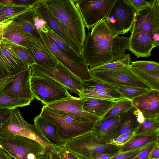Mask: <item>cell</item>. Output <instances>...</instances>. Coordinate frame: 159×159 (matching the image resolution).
Masks as SVG:
<instances>
[{
	"mask_svg": "<svg viewBox=\"0 0 159 159\" xmlns=\"http://www.w3.org/2000/svg\"><path fill=\"white\" fill-rule=\"evenodd\" d=\"M50 154H45L37 159H50Z\"/></svg>",
	"mask_w": 159,
	"mask_h": 159,
	"instance_id": "cell-55",
	"label": "cell"
},
{
	"mask_svg": "<svg viewBox=\"0 0 159 159\" xmlns=\"http://www.w3.org/2000/svg\"><path fill=\"white\" fill-rule=\"evenodd\" d=\"M39 0H16V5L27 6H34Z\"/></svg>",
	"mask_w": 159,
	"mask_h": 159,
	"instance_id": "cell-47",
	"label": "cell"
},
{
	"mask_svg": "<svg viewBox=\"0 0 159 159\" xmlns=\"http://www.w3.org/2000/svg\"><path fill=\"white\" fill-rule=\"evenodd\" d=\"M50 159H61L58 152L50 153Z\"/></svg>",
	"mask_w": 159,
	"mask_h": 159,
	"instance_id": "cell-54",
	"label": "cell"
},
{
	"mask_svg": "<svg viewBox=\"0 0 159 159\" xmlns=\"http://www.w3.org/2000/svg\"><path fill=\"white\" fill-rule=\"evenodd\" d=\"M46 33L56 46L71 59L77 62L85 63L81 55L74 50L53 31L49 29Z\"/></svg>",
	"mask_w": 159,
	"mask_h": 159,
	"instance_id": "cell-28",
	"label": "cell"
},
{
	"mask_svg": "<svg viewBox=\"0 0 159 159\" xmlns=\"http://www.w3.org/2000/svg\"><path fill=\"white\" fill-rule=\"evenodd\" d=\"M135 135L134 132L127 133L114 139L109 140L107 142L120 148L127 143Z\"/></svg>",
	"mask_w": 159,
	"mask_h": 159,
	"instance_id": "cell-40",
	"label": "cell"
},
{
	"mask_svg": "<svg viewBox=\"0 0 159 159\" xmlns=\"http://www.w3.org/2000/svg\"><path fill=\"white\" fill-rule=\"evenodd\" d=\"M40 115L57 126L62 146L68 141L90 131L96 122L63 114L45 105L43 106Z\"/></svg>",
	"mask_w": 159,
	"mask_h": 159,
	"instance_id": "cell-3",
	"label": "cell"
},
{
	"mask_svg": "<svg viewBox=\"0 0 159 159\" xmlns=\"http://www.w3.org/2000/svg\"><path fill=\"white\" fill-rule=\"evenodd\" d=\"M34 11L32 9L17 16L12 22L33 38L39 39L43 43L40 35L36 29L34 24Z\"/></svg>",
	"mask_w": 159,
	"mask_h": 159,
	"instance_id": "cell-27",
	"label": "cell"
},
{
	"mask_svg": "<svg viewBox=\"0 0 159 159\" xmlns=\"http://www.w3.org/2000/svg\"><path fill=\"white\" fill-rule=\"evenodd\" d=\"M149 159H159V143L158 142L151 152Z\"/></svg>",
	"mask_w": 159,
	"mask_h": 159,
	"instance_id": "cell-49",
	"label": "cell"
},
{
	"mask_svg": "<svg viewBox=\"0 0 159 159\" xmlns=\"http://www.w3.org/2000/svg\"><path fill=\"white\" fill-rule=\"evenodd\" d=\"M159 141L152 143L144 148L133 159H149L151 153Z\"/></svg>",
	"mask_w": 159,
	"mask_h": 159,
	"instance_id": "cell-43",
	"label": "cell"
},
{
	"mask_svg": "<svg viewBox=\"0 0 159 159\" xmlns=\"http://www.w3.org/2000/svg\"><path fill=\"white\" fill-rule=\"evenodd\" d=\"M152 1V0H127L128 2L137 11L149 4Z\"/></svg>",
	"mask_w": 159,
	"mask_h": 159,
	"instance_id": "cell-45",
	"label": "cell"
},
{
	"mask_svg": "<svg viewBox=\"0 0 159 159\" xmlns=\"http://www.w3.org/2000/svg\"><path fill=\"white\" fill-rule=\"evenodd\" d=\"M151 143L139 148L124 152H119L110 159H133L142 150Z\"/></svg>",
	"mask_w": 159,
	"mask_h": 159,
	"instance_id": "cell-41",
	"label": "cell"
},
{
	"mask_svg": "<svg viewBox=\"0 0 159 159\" xmlns=\"http://www.w3.org/2000/svg\"><path fill=\"white\" fill-rule=\"evenodd\" d=\"M33 38L12 21L3 30L2 43L27 48Z\"/></svg>",
	"mask_w": 159,
	"mask_h": 159,
	"instance_id": "cell-22",
	"label": "cell"
},
{
	"mask_svg": "<svg viewBox=\"0 0 159 159\" xmlns=\"http://www.w3.org/2000/svg\"><path fill=\"white\" fill-rule=\"evenodd\" d=\"M133 106L132 101L125 98H120L116 101L101 119H105L119 115Z\"/></svg>",
	"mask_w": 159,
	"mask_h": 159,
	"instance_id": "cell-31",
	"label": "cell"
},
{
	"mask_svg": "<svg viewBox=\"0 0 159 159\" xmlns=\"http://www.w3.org/2000/svg\"><path fill=\"white\" fill-rule=\"evenodd\" d=\"M129 41V37L117 35L104 20L86 34L81 55L90 70L123 56Z\"/></svg>",
	"mask_w": 159,
	"mask_h": 159,
	"instance_id": "cell-1",
	"label": "cell"
},
{
	"mask_svg": "<svg viewBox=\"0 0 159 159\" xmlns=\"http://www.w3.org/2000/svg\"><path fill=\"white\" fill-rule=\"evenodd\" d=\"M0 147L15 159H37L44 154H49L35 140L1 131Z\"/></svg>",
	"mask_w": 159,
	"mask_h": 159,
	"instance_id": "cell-4",
	"label": "cell"
},
{
	"mask_svg": "<svg viewBox=\"0 0 159 159\" xmlns=\"http://www.w3.org/2000/svg\"><path fill=\"white\" fill-rule=\"evenodd\" d=\"M33 6L16 4L6 6L0 10V16H17L32 9Z\"/></svg>",
	"mask_w": 159,
	"mask_h": 159,
	"instance_id": "cell-37",
	"label": "cell"
},
{
	"mask_svg": "<svg viewBox=\"0 0 159 159\" xmlns=\"http://www.w3.org/2000/svg\"><path fill=\"white\" fill-rule=\"evenodd\" d=\"M129 67L138 69H146L159 71V64L154 61H135L131 62Z\"/></svg>",
	"mask_w": 159,
	"mask_h": 159,
	"instance_id": "cell-39",
	"label": "cell"
},
{
	"mask_svg": "<svg viewBox=\"0 0 159 159\" xmlns=\"http://www.w3.org/2000/svg\"><path fill=\"white\" fill-rule=\"evenodd\" d=\"M58 153L61 159H82L72 152L62 147L57 148Z\"/></svg>",
	"mask_w": 159,
	"mask_h": 159,
	"instance_id": "cell-44",
	"label": "cell"
},
{
	"mask_svg": "<svg viewBox=\"0 0 159 159\" xmlns=\"http://www.w3.org/2000/svg\"><path fill=\"white\" fill-rule=\"evenodd\" d=\"M119 116L120 120L118 124L108 140L114 139L125 133H135L139 125L143 122L145 118L141 112L134 106Z\"/></svg>",
	"mask_w": 159,
	"mask_h": 159,
	"instance_id": "cell-18",
	"label": "cell"
},
{
	"mask_svg": "<svg viewBox=\"0 0 159 159\" xmlns=\"http://www.w3.org/2000/svg\"><path fill=\"white\" fill-rule=\"evenodd\" d=\"M0 159H12V158L0 147Z\"/></svg>",
	"mask_w": 159,
	"mask_h": 159,
	"instance_id": "cell-51",
	"label": "cell"
},
{
	"mask_svg": "<svg viewBox=\"0 0 159 159\" xmlns=\"http://www.w3.org/2000/svg\"><path fill=\"white\" fill-rule=\"evenodd\" d=\"M45 106L61 113L90 121H96L100 119L84 111L81 98L71 95L64 99Z\"/></svg>",
	"mask_w": 159,
	"mask_h": 159,
	"instance_id": "cell-17",
	"label": "cell"
},
{
	"mask_svg": "<svg viewBox=\"0 0 159 159\" xmlns=\"http://www.w3.org/2000/svg\"><path fill=\"white\" fill-rule=\"evenodd\" d=\"M63 147L82 159H91L96 155L118 152L120 149L101 140L91 131L68 141Z\"/></svg>",
	"mask_w": 159,
	"mask_h": 159,
	"instance_id": "cell-5",
	"label": "cell"
},
{
	"mask_svg": "<svg viewBox=\"0 0 159 159\" xmlns=\"http://www.w3.org/2000/svg\"><path fill=\"white\" fill-rule=\"evenodd\" d=\"M114 87L115 89L125 98L131 101L152 89L127 86H115Z\"/></svg>",
	"mask_w": 159,
	"mask_h": 159,
	"instance_id": "cell-35",
	"label": "cell"
},
{
	"mask_svg": "<svg viewBox=\"0 0 159 159\" xmlns=\"http://www.w3.org/2000/svg\"><path fill=\"white\" fill-rule=\"evenodd\" d=\"M120 152L112 153L102 154L96 155L91 159H110Z\"/></svg>",
	"mask_w": 159,
	"mask_h": 159,
	"instance_id": "cell-48",
	"label": "cell"
},
{
	"mask_svg": "<svg viewBox=\"0 0 159 159\" xmlns=\"http://www.w3.org/2000/svg\"><path fill=\"white\" fill-rule=\"evenodd\" d=\"M127 50L137 57H147L151 55L152 49L156 47L150 38L146 33L138 29L130 30Z\"/></svg>",
	"mask_w": 159,
	"mask_h": 159,
	"instance_id": "cell-20",
	"label": "cell"
},
{
	"mask_svg": "<svg viewBox=\"0 0 159 159\" xmlns=\"http://www.w3.org/2000/svg\"><path fill=\"white\" fill-rule=\"evenodd\" d=\"M2 40L0 41V45L2 43Z\"/></svg>",
	"mask_w": 159,
	"mask_h": 159,
	"instance_id": "cell-58",
	"label": "cell"
},
{
	"mask_svg": "<svg viewBox=\"0 0 159 159\" xmlns=\"http://www.w3.org/2000/svg\"><path fill=\"white\" fill-rule=\"evenodd\" d=\"M34 124L44 137L57 148L62 147L59 139L57 128L53 124L40 114L34 119Z\"/></svg>",
	"mask_w": 159,
	"mask_h": 159,
	"instance_id": "cell-25",
	"label": "cell"
},
{
	"mask_svg": "<svg viewBox=\"0 0 159 159\" xmlns=\"http://www.w3.org/2000/svg\"><path fill=\"white\" fill-rule=\"evenodd\" d=\"M10 116V109L0 112V129L8 123Z\"/></svg>",
	"mask_w": 159,
	"mask_h": 159,
	"instance_id": "cell-46",
	"label": "cell"
},
{
	"mask_svg": "<svg viewBox=\"0 0 159 159\" xmlns=\"http://www.w3.org/2000/svg\"><path fill=\"white\" fill-rule=\"evenodd\" d=\"M6 6L5 5H3L2 4H1L0 3V10L3 7Z\"/></svg>",
	"mask_w": 159,
	"mask_h": 159,
	"instance_id": "cell-57",
	"label": "cell"
},
{
	"mask_svg": "<svg viewBox=\"0 0 159 159\" xmlns=\"http://www.w3.org/2000/svg\"><path fill=\"white\" fill-rule=\"evenodd\" d=\"M90 71L93 78L102 80L114 86H127L152 89L129 67Z\"/></svg>",
	"mask_w": 159,
	"mask_h": 159,
	"instance_id": "cell-11",
	"label": "cell"
},
{
	"mask_svg": "<svg viewBox=\"0 0 159 159\" xmlns=\"http://www.w3.org/2000/svg\"><path fill=\"white\" fill-rule=\"evenodd\" d=\"M131 62L130 54L126 53L119 58L89 70L90 71H101L129 67Z\"/></svg>",
	"mask_w": 159,
	"mask_h": 159,
	"instance_id": "cell-33",
	"label": "cell"
},
{
	"mask_svg": "<svg viewBox=\"0 0 159 159\" xmlns=\"http://www.w3.org/2000/svg\"><path fill=\"white\" fill-rule=\"evenodd\" d=\"M46 47L55 56L58 61L82 81L93 78L91 73L86 63L72 60L60 51L51 41L45 33L39 32Z\"/></svg>",
	"mask_w": 159,
	"mask_h": 159,
	"instance_id": "cell-15",
	"label": "cell"
},
{
	"mask_svg": "<svg viewBox=\"0 0 159 159\" xmlns=\"http://www.w3.org/2000/svg\"><path fill=\"white\" fill-rule=\"evenodd\" d=\"M14 0H0V3L5 6L15 4Z\"/></svg>",
	"mask_w": 159,
	"mask_h": 159,
	"instance_id": "cell-52",
	"label": "cell"
},
{
	"mask_svg": "<svg viewBox=\"0 0 159 159\" xmlns=\"http://www.w3.org/2000/svg\"><path fill=\"white\" fill-rule=\"evenodd\" d=\"M31 90L34 98L44 105L64 99L70 94L62 84L46 75L31 73Z\"/></svg>",
	"mask_w": 159,
	"mask_h": 159,
	"instance_id": "cell-6",
	"label": "cell"
},
{
	"mask_svg": "<svg viewBox=\"0 0 159 159\" xmlns=\"http://www.w3.org/2000/svg\"><path fill=\"white\" fill-rule=\"evenodd\" d=\"M159 130V118L156 119L145 118L135 132V135L146 134Z\"/></svg>",
	"mask_w": 159,
	"mask_h": 159,
	"instance_id": "cell-36",
	"label": "cell"
},
{
	"mask_svg": "<svg viewBox=\"0 0 159 159\" xmlns=\"http://www.w3.org/2000/svg\"><path fill=\"white\" fill-rule=\"evenodd\" d=\"M30 67L31 73L50 77L62 84L71 92L79 95L82 91V81L59 61L55 68L45 67L36 64Z\"/></svg>",
	"mask_w": 159,
	"mask_h": 159,
	"instance_id": "cell-12",
	"label": "cell"
},
{
	"mask_svg": "<svg viewBox=\"0 0 159 159\" xmlns=\"http://www.w3.org/2000/svg\"><path fill=\"white\" fill-rule=\"evenodd\" d=\"M29 49L38 65L50 68H55L59 61L55 56L39 39L33 38L28 44Z\"/></svg>",
	"mask_w": 159,
	"mask_h": 159,
	"instance_id": "cell-21",
	"label": "cell"
},
{
	"mask_svg": "<svg viewBox=\"0 0 159 159\" xmlns=\"http://www.w3.org/2000/svg\"><path fill=\"white\" fill-rule=\"evenodd\" d=\"M52 13L67 28L82 48L86 33L84 25L73 0H44Z\"/></svg>",
	"mask_w": 159,
	"mask_h": 159,
	"instance_id": "cell-2",
	"label": "cell"
},
{
	"mask_svg": "<svg viewBox=\"0 0 159 159\" xmlns=\"http://www.w3.org/2000/svg\"><path fill=\"white\" fill-rule=\"evenodd\" d=\"M79 96L80 97H89L110 100L125 98L120 93H111L105 91L87 89H83Z\"/></svg>",
	"mask_w": 159,
	"mask_h": 159,
	"instance_id": "cell-34",
	"label": "cell"
},
{
	"mask_svg": "<svg viewBox=\"0 0 159 159\" xmlns=\"http://www.w3.org/2000/svg\"><path fill=\"white\" fill-rule=\"evenodd\" d=\"M33 9L38 17L46 22L50 30L81 55L82 48L74 40L65 26L52 13L44 0H39L33 6Z\"/></svg>",
	"mask_w": 159,
	"mask_h": 159,
	"instance_id": "cell-13",
	"label": "cell"
},
{
	"mask_svg": "<svg viewBox=\"0 0 159 159\" xmlns=\"http://www.w3.org/2000/svg\"><path fill=\"white\" fill-rule=\"evenodd\" d=\"M31 69L30 66L15 75L2 92L13 98L25 99L31 102L34 97L31 88Z\"/></svg>",
	"mask_w": 159,
	"mask_h": 159,
	"instance_id": "cell-16",
	"label": "cell"
},
{
	"mask_svg": "<svg viewBox=\"0 0 159 159\" xmlns=\"http://www.w3.org/2000/svg\"><path fill=\"white\" fill-rule=\"evenodd\" d=\"M80 98L83 110L100 119L106 114L118 100H110L86 97Z\"/></svg>",
	"mask_w": 159,
	"mask_h": 159,
	"instance_id": "cell-23",
	"label": "cell"
},
{
	"mask_svg": "<svg viewBox=\"0 0 159 159\" xmlns=\"http://www.w3.org/2000/svg\"><path fill=\"white\" fill-rule=\"evenodd\" d=\"M10 110L9 121L0 131L35 140L41 144L49 153L57 151L55 147L44 137L34 124H30L25 120L17 108Z\"/></svg>",
	"mask_w": 159,
	"mask_h": 159,
	"instance_id": "cell-7",
	"label": "cell"
},
{
	"mask_svg": "<svg viewBox=\"0 0 159 159\" xmlns=\"http://www.w3.org/2000/svg\"><path fill=\"white\" fill-rule=\"evenodd\" d=\"M31 101L25 99H16L0 92V108L11 109L29 105Z\"/></svg>",
	"mask_w": 159,
	"mask_h": 159,
	"instance_id": "cell-32",
	"label": "cell"
},
{
	"mask_svg": "<svg viewBox=\"0 0 159 159\" xmlns=\"http://www.w3.org/2000/svg\"><path fill=\"white\" fill-rule=\"evenodd\" d=\"M137 11L127 0H116L105 20L117 35L124 34L131 29Z\"/></svg>",
	"mask_w": 159,
	"mask_h": 159,
	"instance_id": "cell-8",
	"label": "cell"
},
{
	"mask_svg": "<svg viewBox=\"0 0 159 159\" xmlns=\"http://www.w3.org/2000/svg\"><path fill=\"white\" fill-rule=\"evenodd\" d=\"M119 116L97 121L91 131L101 140L107 142L118 124Z\"/></svg>",
	"mask_w": 159,
	"mask_h": 159,
	"instance_id": "cell-24",
	"label": "cell"
},
{
	"mask_svg": "<svg viewBox=\"0 0 159 159\" xmlns=\"http://www.w3.org/2000/svg\"><path fill=\"white\" fill-rule=\"evenodd\" d=\"M116 0H73L84 26L92 29L108 16Z\"/></svg>",
	"mask_w": 159,
	"mask_h": 159,
	"instance_id": "cell-10",
	"label": "cell"
},
{
	"mask_svg": "<svg viewBox=\"0 0 159 159\" xmlns=\"http://www.w3.org/2000/svg\"><path fill=\"white\" fill-rule=\"evenodd\" d=\"M27 65L12 50L11 45H0V81H11L15 75L28 68Z\"/></svg>",
	"mask_w": 159,
	"mask_h": 159,
	"instance_id": "cell-14",
	"label": "cell"
},
{
	"mask_svg": "<svg viewBox=\"0 0 159 159\" xmlns=\"http://www.w3.org/2000/svg\"><path fill=\"white\" fill-rule=\"evenodd\" d=\"M33 20L34 26L38 32L42 31L46 33L48 32L49 29L46 22L43 19L38 17L34 11Z\"/></svg>",
	"mask_w": 159,
	"mask_h": 159,
	"instance_id": "cell-42",
	"label": "cell"
},
{
	"mask_svg": "<svg viewBox=\"0 0 159 159\" xmlns=\"http://www.w3.org/2000/svg\"><path fill=\"white\" fill-rule=\"evenodd\" d=\"M138 29L147 34L156 47L159 46V0H152L137 11L131 29ZM130 29V30H131Z\"/></svg>",
	"mask_w": 159,
	"mask_h": 159,
	"instance_id": "cell-9",
	"label": "cell"
},
{
	"mask_svg": "<svg viewBox=\"0 0 159 159\" xmlns=\"http://www.w3.org/2000/svg\"><path fill=\"white\" fill-rule=\"evenodd\" d=\"M159 130L146 134L135 135L127 143L120 147V153L124 152L159 141Z\"/></svg>",
	"mask_w": 159,
	"mask_h": 159,
	"instance_id": "cell-26",
	"label": "cell"
},
{
	"mask_svg": "<svg viewBox=\"0 0 159 159\" xmlns=\"http://www.w3.org/2000/svg\"><path fill=\"white\" fill-rule=\"evenodd\" d=\"M16 16H0V22L12 20Z\"/></svg>",
	"mask_w": 159,
	"mask_h": 159,
	"instance_id": "cell-53",
	"label": "cell"
},
{
	"mask_svg": "<svg viewBox=\"0 0 159 159\" xmlns=\"http://www.w3.org/2000/svg\"><path fill=\"white\" fill-rule=\"evenodd\" d=\"M12 20L0 22V41L1 40L2 37L3 31L4 28L12 22Z\"/></svg>",
	"mask_w": 159,
	"mask_h": 159,
	"instance_id": "cell-50",
	"label": "cell"
},
{
	"mask_svg": "<svg viewBox=\"0 0 159 159\" xmlns=\"http://www.w3.org/2000/svg\"><path fill=\"white\" fill-rule=\"evenodd\" d=\"M83 89L102 91L111 93H118L114 86L100 80L93 78L82 82Z\"/></svg>",
	"mask_w": 159,
	"mask_h": 159,
	"instance_id": "cell-30",
	"label": "cell"
},
{
	"mask_svg": "<svg viewBox=\"0 0 159 159\" xmlns=\"http://www.w3.org/2000/svg\"><path fill=\"white\" fill-rule=\"evenodd\" d=\"M11 45L12 50L27 65L30 66L36 64L34 57L27 48Z\"/></svg>",
	"mask_w": 159,
	"mask_h": 159,
	"instance_id": "cell-38",
	"label": "cell"
},
{
	"mask_svg": "<svg viewBox=\"0 0 159 159\" xmlns=\"http://www.w3.org/2000/svg\"><path fill=\"white\" fill-rule=\"evenodd\" d=\"M133 106L144 118H159V91L152 89L132 100Z\"/></svg>",
	"mask_w": 159,
	"mask_h": 159,
	"instance_id": "cell-19",
	"label": "cell"
},
{
	"mask_svg": "<svg viewBox=\"0 0 159 159\" xmlns=\"http://www.w3.org/2000/svg\"><path fill=\"white\" fill-rule=\"evenodd\" d=\"M8 110H9V109L0 108V112L3 111H6Z\"/></svg>",
	"mask_w": 159,
	"mask_h": 159,
	"instance_id": "cell-56",
	"label": "cell"
},
{
	"mask_svg": "<svg viewBox=\"0 0 159 159\" xmlns=\"http://www.w3.org/2000/svg\"><path fill=\"white\" fill-rule=\"evenodd\" d=\"M130 68L152 89L159 91V71Z\"/></svg>",
	"mask_w": 159,
	"mask_h": 159,
	"instance_id": "cell-29",
	"label": "cell"
}]
</instances>
